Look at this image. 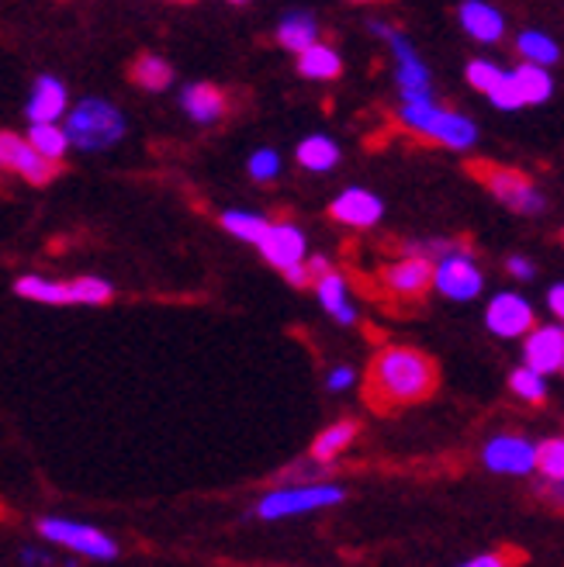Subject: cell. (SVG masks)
Returning <instances> with one entry per match:
<instances>
[{
    "instance_id": "obj_1",
    "label": "cell",
    "mask_w": 564,
    "mask_h": 567,
    "mask_svg": "<svg viewBox=\"0 0 564 567\" xmlns=\"http://www.w3.org/2000/svg\"><path fill=\"white\" fill-rule=\"evenodd\" d=\"M437 363L416 347H384L368 371V402L381 412L416 405L437 391Z\"/></svg>"
},
{
    "instance_id": "obj_2",
    "label": "cell",
    "mask_w": 564,
    "mask_h": 567,
    "mask_svg": "<svg viewBox=\"0 0 564 567\" xmlns=\"http://www.w3.org/2000/svg\"><path fill=\"white\" fill-rule=\"evenodd\" d=\"M63 128L70 135L73 150L104 153V150L119 146V142L125 138L129 122H125L119 104H111L104 97H83L63 115Z\"/></svg>"
},
{
    "instance_id": "obj_3",
    "label": "cell",
    "mask_w": 564,
    "mask_h": 567,
    "mask_svg": "<svg viewBox=\"0 0 564 567\" xmlns=\"http://www.w3.org/2000/svg\"><path fill=\"white\" fill-rule=\"evenodd\" d=\"M399 122L409 132L430 138V142H440V146H447V150H471L478 142V125L468 115H458V111L437 104L433 97L430 101H409V104L402 101Z\"/></svg>"
},
{
    "instance_id": "obj_4",
    "label": "cell",
    "mask_w": 564,
    "mask_h": 567,
    "mask_svg": "<svg viewBox=\"0 0 564 567\" xmlns=\"http://www.w3.org/2000/svg\"><path fill=\"white\" fill-rule=\"evenodd\" d=\"M471 177L482 181L489 187V194L495 197L499 205H505L516 215H541L544 212V194L541 187L533 184L523 169L513 166H499V163H471Z\"/></svg>"
},
{
    "instance_id": "obj_5",
    "label": "cell",
    "mask_w": 564,
    "mask_h": 567,
    "mask_svg": "<svg viewBox=\"0 0 564 567\" xmlns=\"http://www.w3.org/2000/svg\"><path fill=\"white\" fill-rule=\"evenodd\" d=\"M368 28H371V32H375L378 39L388 42V49H391V55H394V83H399L402 101H406V104H409V101H430V97H433L430 70H427V63L419 60L416 45L399 32V28L388 24V21H371Z\"/></svg>"
},
{
    "instance_id": "obj_6",
    "label": "cell",
    "mask_w": 564,
    "mask_h": 567,
    "mask_svg": "<svg viewBox=\"0 0 564 567\" xmlns=\"http://www.w3.org/2000/svg\"><path fill=\"white\" fill-rule=\"evenodd\" d=\"M347 498V492L340 485H288L277 488L270 495H264L257 502V516L260 519H288V516H301V513H316V508L326 505H340Z\"/></svg>"
},
{
    "instance_id": "obj_7",
    "label": "cell",
    "mask_w": 564,
    "mask_h": 567,
    "mask_svg": "<svg viewBox=\"0 0 564 567\" xmlns=\"http://www.w3.org/2000/svg\"><path fill=\"white\" fill-rule=\"evenodd\" d=\"M433 288L450 301H474L485 288V274L471 260V249L447 252L433 264Z\"/></svg>"
},
{
    "instance_id": "obj_8",
    "label": "cell",
    "mask_w": 564,
    "mask_h": 567,
    "mask_svg": "<svg viewBox=\"0 0 564 567\" xmlns=\"http://www.w3.org/2000/svg\"><path fill=\"white\" fill-rule=\"evenodd\" d=\"M0 174H14L32 187H45L55 177V163L42 159L24 135L0 128Z\"/></svg>"
},
{
    "instance_id": "obj_9",
    "label": "cell",
    "mask_w": 564,
    "mask_h": 567,
    "mask_svg": "<svg viewBox=\"0 0 564 567\" xmlns=\"http://www.w3.org/2000/svg\"><path fill=\"white\" fill-rule=\"evenodd\" d=\"M39 533L52 544H63L83 557H98V560H111L119 557V544L104 536L101 529L94 526H83V523H70V519H42L39 523Z\"/></svg>"
},
{
    "instance_id": "obj_10",
    "label": "cell",
    "mask_w": 564,
    "mask_h": 567,
    "mask_svg": "<svg viewBox=\"0 0 564 567\" xmlns=\"http://www.w3.org/2000/svg\"><path fill=\"white\" fill-rule=\"evenodd\" d=\"M485 326L499 339H520V336H526L537 322H533V305L523 295L502 291L485 308Z\"/></svg>"
},
{
    "instance_id": "obj_11",
    "label": "cell",
    "mask_w": 564,
    "mask_h": 567,
    "mask_svg": "<svg viewBox=\"0 0 564 567\" xmlns=\"http://www.w3.org/2000/svg\"><path fill=\"white\" fill-rule=\"evenodd\" d=\"M257 249L264 252V260L277 270H288L308 257V239L295 221H270L267 233L260 236Z\"/></svg>"
},
{
    "instance_id": "obj_12",
    "label": "cell",
    "mask_w": 564,
    "mask_h": 567,
    "mask_svg": "<svg viewBox=\"0 0 564 567\" xmlns=\"http://www.w3.org/2000/svg\"><path fill=\"white\" fill-rule=\"evenodd\" d=\"M381 284L394 298H422L433 288V260L409 257L406 252L402 260H394L381 270Z\"/></svg>"
},
{
    "instance_id": "obj_13",
    "label": "cell",
    "mask_w": 564,
    "mask_h": 567,
    "mask_svg": "<svg viewBox=\"0 0 564 567\" xmlns=\"http://www.w3.org/2000/svg\"><path fill=\"white\" fill-rule=\"evenodd\" d=\"M381 215H384V202L368 187H347L329 205V218H336L340 225H350V229H375Z\"/></svg>"
},
{
    "instance_id": "obj_14",
    "label": "cell",
    "mask_w": 564,
    "mask_h": 567,
    "mask_svg": "<svg viewBox=\"0 0 564 567\" xmlns=\"http://www.w3.org/2000/svg\"><path fill=\"white\" fill-rule=\"evenodd\" d=\"M482 461L495 474H530L537 467V446L523 436H495L485 446Z\"/></svg>"
},
{
    "instance_id": "obj_15",
    "label": "cell",
    "mask_w": 564,
    "mask_h": 567,
    "mask_svg": "<svg viewBox=\"0 0 564 567\" xmlns=\"http://www.w3.org/2000/svg\"><path fill=\"white\" fill-rule=\"evenodd\" d=\"M523 360L537 374H554L564 360V326H533L523 343Z\"/></svg>"
},
{
    "instance_id": "obj_16",
    "label": "cell",
    "mask_w": 564,
    "mask_h": 567,
    "mask_svg": "<svg viewBox=\"0 0 564 567\" xmlns=\"http://www.w3.org/2000/svg\"><path fill=\"white\" fill-rule=\"evenodd\" d=\"M70 111V91L60 76H39L32 97L24 104V115L28 122H63V115Z\"/></svg>"
},
{
    "instance_id": "obj_17",
    "label": "cell",
    "mask_w": 564,
    "mask_h": 567,
    "mask_svg": "<svg viewBox=\"0 0 564 567\" xmlns=\"http://www.w3.org/2000/svg\"><path fill=\"white\" fill-rule=\"evenodd\" d=\"M181 107L191 122L215 125L225 118V111H229V97H225V91H218L215 83H191V87L181 91Z\"/></svg>"
},
{
    "instance_id": "obj_18",
    "label": "cell",
    "mask_w": 564,
    "mask_h": 567,
    "mask_svg": "<svg viewBox=\"0 0 564 567\" xmlns=\"http://www.w3.org/2000/svg\"><path fill=\"white\" fill-rule=\"evenodd\" d=\"M458 18H461V28L474 42L492 45L505 35V18L495 4H489V0H464Z\"/></svg>"
},
{
    "instance_id": "obj_19",
    "label": "cell",
    "mask_w": 564,
    "mask_h": 567,
    "mask_svg": "<svg viewBox=\"0 0 564 567\" xmlns=\"http://www.w3.org/2000/svg\"><path fill=\"white\" fill-rule=\"evenodd\" d=\"M316 295L322 301V308L329 316L340 322V326H353L357 322V308L350 301V288H347V277L340 270H329L326 277L316 280Z\"/></svg>"
},
{
    "instance_id": "obj_20",
    "label": "cell",
    "mask_w": 564,
    "mask_h": 567,
    "mask_svg": "<svg viewBox=\"0 0 564 567\" xmlns=\"http://www.w3.org/2000/svg\"><path fill=\"white\" fill-rule=\"evenodd\" d=\"M312 42H319V21L316 14L308 11H288L285 18L277 21V45L288 49V52H301Z\"/></svg>"
},
{
    "instance_id": "obj_21",
    "label": "cell",
    "mask_w": 564,
    "mask_h": 567,
    "mask_svg": "<svg viewBox=\"0 0 564 567\" xmlns=\"http://www.w3.org/2000/svg\"><path fill=\"white\" fill-rule=\"evenodd\" d=\"M24 138L32 142V150L42 159H49L55 166H60L70 156V150H73L70 146V135H66V128L60 122H32V125H28V135Z\"/></svg>"
},
{
    "instance_id": "obj_22",
    "label": "cell",
    "mask_w": 564,
    "mask_h": 567,
    "mask_svg": "<svg viewBox=\"0 0 564 567\" xmlns=\"http://www.w3.org/2000/svg\"><path fill=\"white\" fill-rule=\"evenodd\" d=\"M510 80H513L523 107L526 104H544L554 94V80H551L547 66H537V63H520L516 70H510Z\"/></svg>"
},
{
    "instance_id": "obj_23",
    "label": "cell",
    "mask_w": 564,
    "mask_h": 567,
    "mask_svg": "<svg viewBox=\"0 0 564 567\" xmlns=\"http://www.w3.org/2000/svg\"><path fill=\"white\" fill-rule=\"evenodd\" d=\"M298 73L305 80H336L343 73V60L340 52L326 42H312L308 49L298 52Z\"/></svg>"
},
{
    "instance_id": "obj_24",
    "label": "cell",
    "mask_w": 564,
    "mask_h": 567,
    "mask_svg": "<svg viewBox=\"0 0 564 567\" xmlns=\"http://www.w3.org/2000/svg\"><path fill=\"white\" fill-rule=\"evenodd\" d=\"M357 433H360V425L353 422V419H343V422H332L329 430H322L319 436H316V443H312V461L316 464H329V461H336L340 453L357 440Z\"/></svg>"
},
{
    "instance_id": "obj_25",
    "label": "cell",
    "mask_w": 564,
    "mask_h": 567,
    "mask_svg": "<svg viewBox=\"0 0 564 567\" xmlns=\"http://www.w3.org/2000/svg\"><path fill=\"white\" fill-rule=\"evenodd\" d=\"M298 163L305 169H312V174H326L336 163H340V146H336V138L329 135H308L298 142Z\"/></svg>"
},
{
    "instance_id": "obj_26",
    "label": "cell",
    "mask_w": 564,
    "mask_h": 567,
    "mask_svg": "<svg viewBox=\"0 0 564 567\" xmlns=\"http://www.w3.org/2000/svg\"><path fill=\"white\" fill-rule=\"evenodd\" d=\"M14 291L28 301H42V305H70V284L66 280H49L39 274H24L14 280Z\"/></svg>"
},
{
    "instance_id": "obj_27",
    "label": "cell",
    "mask_w": 564,
    "mask_h": 567,
    "mask_svg": "<svg viewBox=\"0 0 564 567\" xmlns=\"http://www.w3.org/2000/svg\"><path fill=\"white\" fill-rule=\"evenodd\" d=\"M132 80L139 83V87L146 91H166L174 83V66L163 60V55H153V52H143L139 60L132 63Z\"/></svg>"
},
{
    "instance_id": "obj_28",
    "label": "cell",
    "mask_w": 564,
    "mask_h": 567,
    "mask_svg": "<svg viewBox=\"0 0 564 567\" xmlns=\"http://www.w3.org/2000/svg\"><path fill=\"white\" fill-rule=\"evenodd\" d=\"M516 49H520V55L526 63H537V66H554L561 60L557 42L547 32H537V28H526V32H520Z\"/></svg>"
},
{
    "instance_id": "obj_29",
    "label": "cell",
    "mask_w": 564,
    "mask_h": 567,
    "mask_svg": "<svg viewBox=\"0 0 564 567\" xmlns=\"http://www.w3.org/2000/svg\"><path fill=\"white\" fill-rule=\"evenodd\" d=\"M218 221H222V229L229 233V236H236V239H243V243H253V246L260 243V236L267 233V225H270V218H264V215H257V212H239V208L222 212Z\"/></svg>"
},
{
    "instance_id": "obj_30",
    "label": "cell",
    "mask_w": 564,
    "mask_h": 567,
    "mask_svg": "<svg viewBox=\"0 0 564 567\" xmlns=\"http://www.w3.org/2000/svg\"><path fill=\"white\" fill-rule=\"evenodd\" d=\"M70 284V305H107L115 298V288L101 277H73Z\"/></svg>"
},
{
    "instance_id": "obj_31",
    "label": "cell",
    "mask_w": 564,
    "mask_h": 567,
    "mask_svg": "<svg viewBox=\"0 0 564 567\" xmlns=\"http://www.w3.org/2000/svg\"><path fill=\"white\" fill-rule=\"evenodd\" d=\"M510 388H513V394L516 399H523V402H530V405H541L544 399H547V381H544V374H537L533 367H516V371L510 374Z\"/></svg>"
},
{
    "instance_id": "obj_32",
    "label": "cell",
    "mask_w": 564,
    "mask_h": 567,
    "mask_svg": "<svg viewBox=\"0 0 564 567\" xmlns=\"http://www.w3.org/2000/svg\"><path fill=\"white\" fill-rule=\"evenodd\" d=\"M537 467L547 481H564V436L544 440L537 446Z\"/></svg>"
},
{
    "instance_id": "obj_33",
    "label": "cell",
    "mask_w": 564,
    "mask_h": 567,
    "mask_svg": "<svg viewBox=\"0 0 564 567\" xmlns=\"http://www.w3.org/2000/svg\"><path fill=\"white\" fill-rule=\"evenodd\" d=\"M464 76H468V83H471L478 94H489L495 83L505 76V70L495 66V63H489V60H471L468 70H464Z\"/></svg>"
},
{
    "instance_id": "obj_34",
    "label": "cell",
    "mask_w": 564,
    "mask_h": 567,
    "mask_svg": "<svg viewBox=\"0 0 564 567\" xmlns=\"http://www.w3.org/2000/svg\"><path fill=\"white\" fill-rule=\"evenodd\" d=\"M246 169H249V177H253V181L270 184V181L280 177V153H277V150H257V153L249 156Z\"/></svg>"
},
{
    "instance_id": "obj_35",
    "label": "cell",
    "mask_w": 564,
    "mask_h": 567,
    "mask_svg": "<svg viewBox=\"0 0 564 567\" xmlns=\"http://www.w3.org/2000/svg\"><path fill=\"white\" fill-rule=\"evenodd\" d=\"M489 101L499 107V111H520L523 107V101H520V94H516V87H513V80H510V73H505L495 87L489 91Z\"/></svg>"
},
{
    "instance_id": "obj_36",
    "label": "cell",
    "mask_w": 564,
    "mask_h": 567,
    "mask_svg": "<svg viewBox=\"0 0 564 567\" xmlns=\"http://www.w3.org/2000/svg\"><path fill=\"white\" fill-rule=\"evenodd\" d=\"M353 381H357V371L353 367H332L329 371V378H326V384H329V391H347V388H353Z\"/></svg>"
},
{
    "instance_id": "obj_37",
    "label": "cell",
    "mask_w": 564,
    "mask_h": 567,
    "mask_svg": "<svg viewBox=\"0 0 564 567\" xmlns=\"http://www.w3.org/2000/svg\"><path fill=\"white\" fill-rule=\"evenodd\" d=\"M505 270H510V277H516V280H530L533 274H537V267H533L526 257H510L505 260Z\"/></svg>"
},
{
    "instance_id": "obj_38",
    "label": "cell",
    "mask_w": 564,
    "mask_h": 567,
    "mask_svg": "<svg viewBox=\"0 0 564 567\" xmlns=\"http://www.w3.org/2000/svg\"><path fill=\"white\" fill-rule=\"evenodd\" d=\"M510 560H513V554H482L461 567H510Z\"/></svg>"
},
{
    "instance_id": "obj_39",
    "label": "cell",
    "mask_w": 564,
    "mask_h": 567,
    "mask_svg": "<svg viewBox=\"0 0 564 567\" xmlns=\"http://www.w3.org/2000/svg\"><path fill=\"white\" fill-rule=\"evenodd\" d=\"M280 274H285V280L291 284V288H308V284H312V277H308L305 260H301V264H295V267H288V270H280Z\"/></svg>"
},
{
    "instance_id": "obj_40",
    "label": "cell",
    "mask_w": 564,
    "mask_h": 567,
    "mask_svg": "<svg viewBox=\"0 0 564 567\" xmlns=\"http://www.w3.org/2000/svg\"><path fill=\"white\" fill-rule=\"evenodd\" d=\"M547 308L554 311V319L564 326V284H557V288L547 291Z\"/></svg>"
},
{
    "instance_id": "obj_41",
    "label": "cell",
    "mask_w": 564,
    "mask_h": 567,
    "mask_svg": "<svg viewBox=\"0 0 564 567\" xmlns=\"http://www.w3.org/2000/svg\"><path fill=\"white\" fill-rule=\"evenodd\" d=\"M305 267H308V277H312V284L332 270V264H329L326 257H319V252H316V257H305Z\"/></svg>"
},
{
    "instance_id": "obj_42",
    "label": "cell",
    "mask_w": 564,
    "mask_h": 567,
    "mask_svg": "<svg viewBox=\"0 0 564 567\" xmlns=\"http://www.w3.org/2000/svg\"><path fill=\"white\" fill-rule=\"evenodd\" d=\"M21 560H24V564H45V557H42V554H35V550H24V554H21Z\"/></svg>"
},
{
    "instance_id": "obj_43",
    "label": "cell",
    "mask_w": 564,
    "mask_h": 567,
    "mask_svg": "<svg viewBox=\"0 0 564 567\" xmlns=\"http://www.w3.org/2000/svg\"><path fill=\"white\" fill-rule=\"evenodd\" d=\"M350 4H378V0H350Z\"/></svg>"
},
{
    "instance_id": "obj_44",
    "label": "cell",
    "mask_w": 564,
    "mask_h": 567,
    "mask_svg": "<svg viewBox=\"0 0 564 567\" xmlns=\"http://www.w3.org/2000/svg\"><path fill=\"white\" fill-rule=\"evenodd\" d=\"M557 371H561V374H564V360H561V367H557Z\"/></svg>"
},
{
    "instance_id": "obj_45",
    "label": "cell",
    "mask_w": 564,
    "mask_h": 567,
    "mask_svg": "<svg viewBox=\"0 0 564 567\" xmlns=\"http://www.w3.org/2000/svg\"><path fill=\"white\" fill-rule=\"evenodd\" d=\"M229 4H243V0H229Z\"/></svg>"
}]
</instances>
